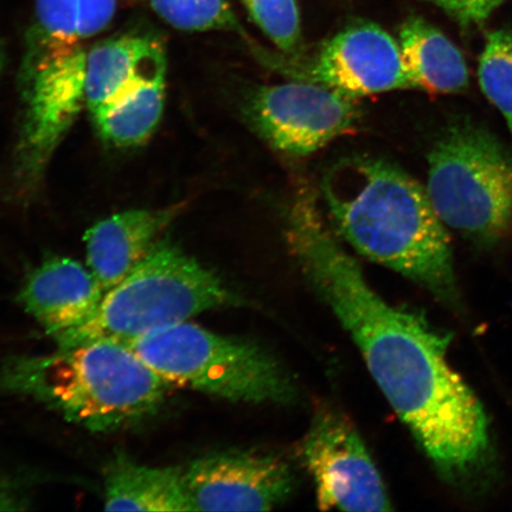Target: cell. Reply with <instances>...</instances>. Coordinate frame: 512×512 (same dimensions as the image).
<instances>
[{
	"instance_id": "cell-1",
	"label": "cell",
	"mask_w": 512,
	"mask_h": 512,
	"mask_svg": "<svg viewBox=\"0 0 512 512\" xmlns=\"http://www.w3.org/2000/svg\"><path fill=\"white\" fill-rule=\"evenodd\" d=\"M285 236L307 283L349 332L384 398L440 475L464 489L485 485L494 469L489 422L448 364L452 336L369 285L310 192H299L288 207Z\"/></svg>"
},
{
	"instance_id": "cell-2",
	"label": "cell",
	"mask_w": 512,
	"mask_h": 512,
	"mask_svg": "<svg viewBox=\"0 0 512 512\" xmlns=\"http://www.w3.org/2000/svg\"><path fill=\"white\" fill-rule=\"evenodd\" d=\"M320 194L331 228L356 253L457 309L450 238L416 179L386 159L352 155L324 172Z\"/></svg>"
},
{
	"instance_id": "cell-3",
	"label": "cell",
	"mask_w": 512,
	"mask_h": 512,
	"mask_svg": "<svg viewBox=\"0 0 512 512\" xmlns=\"http://www.w3.org/2000/svg\"><path fill=\"white\" fill-rule=\"evenodd\" d=\"M169 387L128 345L107 339L0 366V393L28 396L93 432L151 418Z\"/></svg>"
},
{
	"instance_id": "cell-4",
	"label": "cell",
	"mask_w": 512,
	"mask_h": 512,
	"mask_svg": "<svg viewBox=\"0 0 512 512\" xmlns=\"http://www.w3.org/2000/svg\"><path fill=\"white\" fill-rule=\"evenodd\" d=\"M242 299L217 275L169 240L105 293L85 324L54 336L60 349L95 341L130 344L200 313L239 306Z\"/></svg>"
},
{
	"instance_id": "cell-5",
	"label": "cell",
	"mask_w": 512,
	"mask_h": 512,
	"mask_svg": "<svg viewBox=\"0 0 512 512\" xmlns=\"http://www.w3.org/2000/svg\"><path fill=\"white\" fill-rule=\"evenodd\" d=\"M126 345L170 386L247 403H288L297 396L292 377L270 352L189 320Z\"/></svg>"
},
{
	"instance_id": "cell-6",
	"label": "cell",
	"mask_w": 512,
	"mask_h": 512,
	"mask_svg": "<svg viewBox=\"0 0 512 512\" xmlns=\"http://www.w3.org/2000/svg\"><path fill=\"white\" fill-rule=\"evenodd\" d=\"M428 196L445 226L480 243L512 234V155L484 128L453 126L428 155Z\"/></svg>"
},
{
	"instance_id": "cell-7",
	"label": "cell",
	"mask_w": 512,
	"mask_h": 512,
	"mask_svg": "<svg viewBox=\"0 0 512 512\" xmlns=\"http://www.w3.org/2000/svg\"><path fill=\"white\" fill-rule=\"evenodd\" d=\"M88 49L32 35L21 76L23 115L15 175L23 190L40 183L57 147L86 107Z\"/></svg>"
},
{
	"instance_id": "cell-8",
	"label": "cell",
	"mask_w": 512,
	"mask_h": 512,
	"mask_svg": "<svg viewBox=\"0 0 512 512\" xmlns=\"http://www.w3.org/2000/svg\"><path fill=\"white\" fill-rule=\"evenodd\" d=\"M254 132L273 150L306 157L354 131L362 117L360 99L319 85L293 80L255 88L243 104Z\"/></svg>"
},
{
	"instance_id": "cell-9",
	"label": "cell",
	"mask_w": 512,
	"mask_h": 512,
	"mask_svg": "<svg viewBox=\"0 0 512 512\" xmlns=\"http://www.w3.org/2000/svg\"><path fill=\"white\" fill-rule=\"evenodd\" d=\"M258 57L293 80L319 83L357 99L412 88L399 42L374 23L350 25L309 60L283 59L264 50Z\"/></svg>"
},
{
	"instance_id": "cell-10",
	"label": "cell",
	"mask_w": 512,
	"mask_h": 512,
	"mask_svg": "<svg viewBox=\"0 0 512 512\" xmlns=\"http://www.w3.org/2000/svg\"><path fill=\"white\" fill-rule=\"evenodd\" d=\"M302 458L316 484L320 509L392 510L379 470L351 421L320 409L302 444Z\"/></svg>"
},
{
	"instance_id": "cell-11",
	"label": "cell",
	"mask_w": 512,
	"mask_h": 512,
	"mask_svg": "<svg viewBox=\"0 0 512 512\" xmlns=\"http://www.w3.org/2000/svg\"><path fill=\"white\" fill-rule=\"evenodd\" d=\"M195 511H265L284 503L294 476L283 459L247 451L209 454L184 470Z\"/></svg>"
},
{
	"instance_id": "cell-12",
	"label": "cell",
	"mask_w": 512,
	"mask_h": 512,
	"mask_svg": "<svg viewBox=\"0 0 512 512\" xmlns=\"http://www.w3.org/2000/svg\"><path fill=\"white\" fill-rule=\"evenodd\" d=\"M166 76L162 41L150 34H126L88 49L86 107L92 118Z\"/></svg>"
},
{
	"instance_id": "cell-13",
	"label": "cell",
	"mask_w": 512,
	"mask_h": 512,
	"mask_svg": "<svg viewBox=\"0 0 512 512\" xmlns=\"http://www.w3.org/2000/svg\"><path fill=\"white\" fill-rule=\"evenodd\" d=\"M104 296L105 291L88 267L54 256L30 273L18 294V303L54 337L88 322Z\"/></svg>"
},
{
	"instance_id": "cell-14",
	"label": "cell",
	"mask_w": 512,
	"mask_h": 512,
	"mask_svg": "<svg viewBox=\"0 0 512 512\" xmlns=\"http://www.w3.org/2000/svg\"><path fill=\"white\" fill-rule=\"evenodd\" d=\"M181 206L128 210L96 223L85 235L87 264L106 292L123 281L159 241Z\"/></svg>"
},
{
	"instance_id": "cell-15",
	"label": "cell",
	"mask_w": 512,
	"mask_h": 512,
	"mask_svg": "<svg viewBox=\"0 0 512 512\" xmlns=\"http://www.w3.org/2000/svg\"><path fill=\"white\" fill-rule=\"evenodd\" d=\"M105 503L107 511H195L184 470L140 465L126 454L107 466Z\"/></svg>"
},
{
	"instance_id": "cell-16",
	"label": "cell",
	"mask_w": 512,
	"mask_h": 512,
	"mask_svg": "<svg viewBox=\"0 0 512 512\" xmlns=\"http://www.w3.org/2000/svg\"><path fill=\"white\" fill-rule=\"evenodd\" d=\"M399 44L412 88L430 94H454L469 86V68L462 51L425 19H407L401 25Z\"/></svg>"
},
{
	"instance_id": "cell-17",
	"label": "cell",
	"mask_w": 512,
	"mask_h": 512,
	"mask_svg": "<svg viewBox=\"0 0 512 512\" xmlns=\"http://www.w3.org/2000/svg\"><path fill=\"white\" fill-rule=\"evenodd\" d=\"M164 21L184 31H232L247 37L228 0H149Z\"/></svg>"
},
{
	"instance_id": "cell-18",
	"label": "cell",
	"mask_w": 512,
	"mask_h": 512,
	"mask_svg": "<svg viewBox=\"0 0 512 512\" xmlns=\"http://www.w3.org/2000/svg\"><path fill=\"white\" fill-rule=\"evenodd\" d=\"M478 79L486 98L507 120L512 137V31L497 30L486 38Z\"/></svg>"
},
{
	"instance_id": "cell-19",
	"label": "cell",
	"mask_w": 512,
	"mask_h": 512,
	"mask_svg": "<svg viewBox=\"0 0 512 512\" xmlns=\"http://www.w3.org/2000/svg\"><path fill=\"white\" fill-rule=\"evenodd\" d=\"M252 21L288 57L302 56V25L297 0H241Z\"/></svg>"
},
{
	"instance_id": "cell-20",
	"label": "cell",
	"mask_w": 512,
	"mask_h": 512,
	"mask_svg": "<svg viewBox=\"0 0 512 512\" xmlns=\"http://www.w3.org/2000/svg\"><path fill=\"white\" fill-rule=\"evenodd\" d=\"M37 25L32 34L46 40L82 43L76 0H36Z\"/></svg>"
},
{
	"instance_id": "cell-21",
	"label": "cell",
	"mask_w": 512,
	"mask_h": 512,
	"mask_svg": "<svg viewBox=\"0 0 512 512\" xmlns=\"http://www.w3.org/2000/svg\"><path fill=\"white\" fill-rule=\"evenodd\" d=\"M462 27L482 24L505 0H432Z\"/></svg>"
},
{
	"instance_id": "cell-22",
	"label": "cell",
	"mask_w": 512,
	"mask_h": 512,
	"mask_svg": "<svg viewBox=\"0 0 512 512\" xmlns=\"http://www.w3.org/2000/svg\"><path fill=\"white\" fill-rule=\"evenodd\" d=\"M78 3L79 34L83 41L100 34L115 14L117 0H76Z\"/></svg>"
},
{
	"instance_id": "cell-23",
	"label": "cell",
	"mask_w": 512,
	"mask_h": 512,
	"mask_svg": "<svg viewBox=\"0 0 512 512\" xmlns=\"http://www.w3.org/2000/svg\"><path fill=\"white\" fill-rule=\"evenodd\" d=\"M23 509H25L24 502L17 497L15 492H12L8 486L0 484V511H18Z\"/></svg>"
},
{
	"instance_id": "cell-24",
	"label": "cell",
	"mask_w": 512,
	"mask_h": 512,
	"mask_svg": "<svg viewBox=\"0 0 512 512\" xmlns=\"http://www.w3.org/2000/svg\"><path fill=\"white\" fill-rule=\"evenodd\" d=\"M4 67V54L2 48H0V73H2Z\"/></svg>"
}]
</instances>
